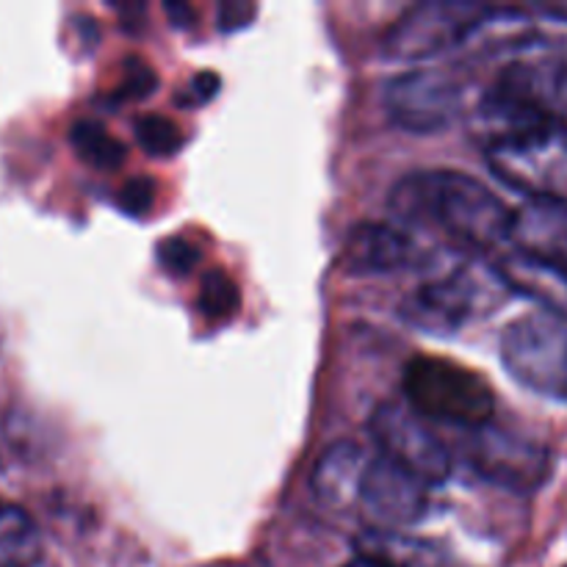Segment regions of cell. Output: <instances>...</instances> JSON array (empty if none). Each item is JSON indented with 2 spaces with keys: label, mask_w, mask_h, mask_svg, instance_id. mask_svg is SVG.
<instances>
[{
  "label": "cell",
  "mask_w": 567,
  "mask_h": 567,
  "mask_svg": "<svg viewBox=\"0 0 567 567\" xmlns=\"http://www.w3.org/2000/svg\"><path fill=\"white\" fill-rule=\"evenodd\" d=\"M70 142L78 158L94 169H116L125 164V144L111 136L100 122L78 120L70 131Z\"/></svg>",
  "instance_id": "obj_17"
},
{
  "label": "cell",
  "mask_w": 567,
  "mask_h": 567,
  "mask_svg": "<svg viewBox=\"0 0 567 567\" xmlns=\"http://www.w3.org/2000/svg\"><path fill=\"white\" fill-rule=\"evenodd\" d=\"M408 408L424 421L482 430L496 413V396L487 380L465 365L443 358H413L404 365Z\"/></svg>",
  "instance_id": "obj_3"
},
{
  "label": "cell",
  "mask_w": 567,
  "mask_h": 567,
  "mask_svg": "<svg viewBox=\"0 0 567 567\" xmlns=\"http://www.w3.org/2000/svg\"><path fill=\"white\" fill-rule=\"evenodd\" d=\"M155 83H158V78H155L153 66L147 64L144 59H138V55H133V59L125 61V81H122V97L125 100H142L147 97V94H153Z\"/></svg>",
  "instance_id": "obj_21"
},
{
  "label": "cell",
  "mask_w": 567,
  "mask_h": 567,
  "mask_svg": "<svg viewBox=\"0 0 567 567\" xmlns=\"http://www.w3.org/2000/svg\"><path fill=\"white\" fill-rule=\"evenodd\" d=\"M480 125L493 147H548L567 142V64L513 61L480 100Z\"/></svg>",
  "instance_id": "obj_2"
},
{
  "label": "cell",
  "mask_w": 567,
  "mask_h": 567,
  "mask_svg": "<svg viewBox=\"0 0 567 567\" xmlns=\"http://www.w3.org/2000/svg\"><path fill=\"white\" fill-rule=\"evenodd\" d=\"M430 507V485L410 474L408 468L371 454L360 476L354 513L374 532H402L419 524Z\"/></svg>",
  "instance_id": "obj_8"
},
{
  "label": "cell",
  "mask_w": 567,
  "mask_h": 567,
  "mask_svg": "<svg viewBox=\"0 0 567 567\" xmlns=\"http://www.w3.org/2000/svg\"><path fill=\"white\" fill-rule=\"evenodd\" d=\"M507 241L515 252L567 269V199L551 192L529 194L513 210Z\"/></svg>",
  "instance_id": "obj_11"
},
{
  "label": "cell",
  "mask_w": 567,
  "mask_h": 567,
  "mask_svg": "<svg viewBox=\"0 0 567 567\" xmlns=\"http://www.w3.org/2000/svg\"><path fill=\"white\" fill-rule=\"evenodd\" d=\"M460 109H463V81L449 66L402 72L385 86L388 116L404 131H443L452 125Z\"/></svg>",
  "instance_id": "obj_9"
},
{
  "label": "cell",
  "mask_w": 567,
  "mask_h": 567,
  "mask_svg": "<svg viewBox=\"0 0 567 567\" xmlns=\"http://www.w3.org/2000/svg\"><path fill=\"white\" fill-rule=\"evenodd\" d=\"M219 94V75L216 72H197L192 81L186 83V89L177 97V105H186V109H199V105L210 103V100Z\"/></svg>",
  "instance_id": "obj_22"
},
{
  "label": "cell",
  "mask_w": 567,
  "mask_h": 567,
  "mask_svg": "<svg viewBox=\"0 0 567 567\" xmlns=\"http://www.w3.org/2000/svg\"><path fill=\"white\" fill-rule=\"evenodd\" d=\"M42 563V535L25 509L0 507V567H37Z\"/></svg>",
  "instance_id": "obj_16"
},
{
  "label": "cell",
  "mask_w": 567,
  "mask_h": 567,
  "mask_svg": "<svg viewBox=\"0 0 567 567\" xmlns=\"http://www.w3.org/2000/svg\"><path fill=\"white\" fill-rule=\"evenodd\" d=\"M504 288L540 305L543 313L567 321V269L543 264L529 255L509 252L493 266Z\"/></svg>",
  "instance_id": "obj_13"
},
{
  "label": "cell",
  "mask_w": 567,
  "mask_h": 567,
  "mask_svg": "<svg viewBox=\"0 0 567 567\" xmlns=\"http://www.w3.org/2000/svg\"><path fill=\"white\" fill-rule=\"evenodd\" d=\"M369 432L377 452L419 476L424 485L437 487L452 476V452L432 432L419 413L402 402H382L369 419Z\"/></svg>",
  "instance_id": "obj_7"
},
{
  "label": "cell",
  "mask_w": 567,
  "mask_h": 567,
  "mask_svg": "<svg viewBox=\"0 0 567 567\" xmlns=\"http://www.w3.org/2000/svg\"><path fill=\"white\" fill-rule=\"evenodd\" d=\"M421 264V247L410 230L365 221L347 238V269L352 275H393Z\"/></svg>",
  "instance_id": "obj_12"
},
{
  "label": "cell",
  "mask_w": 567,
  "mask_h": 567,
  "mask_svg": "<svg viewBox=\"0 0 567 567\" xmlns=\"http://www.w3.org/2000/svg\"><path fill=\"white\" fill-rule=\"evenodd\" d=\"M371 454L358 443L341 441L321 454L313 471V493L321 507L327 509H354L360 476Z\"/></svg>",
  "instance_id": "obj_14"
},
{
  "label": "cell",
  "mask_w": 567,
  "mask_h": 567,
  "mask_svg": "<svg viewBox=\"0 0 567 567\" xmlns=\"http://www.w3.org/2000/svg\"><path fill=\"white\" fill-rule=\"evenodd\" d=\"M199 310H203L208 319H227V316L236 313L238 308V288L230 280V275L221 269H210L203 277V286H199Z\"/></svg>",
  "instance_id": "obj_18"
},
{
  "label": "cell",
  "mask_w": 567,
  "mask_h": 567,
  "mask_svg": "<svg viewBox=\"0 0 567 567\" xmlns=\"http://www.w3.org/2000/svg\"><path fill=\"white\" fill-rule=\"evenodd\" d=\"M504 293L507 288L498 280L496 271L463 266L452 275L437 277L410 291L399 305V313L415 330H424L430 336H449L476 316L491 313L502 302Z\"/></svg>",
  "instance_id": "obj_4"
},
{
  "label": "cell",
  "mask_w": 567,
  "mask_h": 567,
  "mask_svg": "<svg viewBox=\"0 0 567 567\" xmlns=\"http://www.w3.org/2000/svg\"><path fill=\"white\" fill-rule=\"evenodd\" d=\"M343 567H393V565H385L380 563V559H369V557H354L352 563H347Z\"/></svg>",
  "instance_id": "obj_25"
},
{
  "label": "cell",
  "mask_w": 567,
  "mask_h": 567,
  "mask_svg": "<svg viewBox=\"0 0 567 567\" xmlns=\"http://www.w3.org/2000/svg\"><path fill=\"white\" fill-rule=\"evenodd\" d=\"M493 14L491 6L463 3V0H430L413 6L382 42L385 59L399 64H419L437 53L468 42Z\"/></svg>",
  "instance_id": "obj_6"
},
{
  "label": "cell",
  "mask_w": 567,
  "mask_h": 567,
  "mask_svg": "<svg viewBox=\"0 0 567 567\" xmlns=\"http://www.w3.org/2000/svg\"><path fill=\"white\" fill-rule=\"evenodd\" d=\"M258 14L252 3H221L219 6V28L221 31H236L252 22V17Z\"/></svg>",
  "instance_id": "obj_24"
},
{
  "label": "cell",
  "mask_w": 567,
  "mask_h": 567,
  "mask_svg": "<svg viewBox=\"0 0 567 567\" xmlns=\"http://www.w3.org/2000/svg\"><path fill=\"white\" fill-rule=\"evenodd\" d=\"M468 460L476 474L515 493L540 491L551 476V452L543 443L491 424L471 432Z\"/></svg>",
  "instance_id": "obj_10"
},
{
  "label": "cell",
  "mask_w": 567,
  "mask_h": 567,
  "mask_svg": "<svg viewBox=\"0 0 567 567\" xmlns=\"http://www.w3.org/2000/svg\"><path fill=\"white\" fill-rule=\"evenodd\" d=\"M502 365L532 393L567 402V321L548 313L515 319L502 336Z\"/></svg>",
  "instance_id": "obj_5"
},
{
  "label": "cell",
  "mask_w": 567,
  "mask_h": 567,
  "mask_svg": "<svg viewBox=\"0 0 567 567\" xmlns=\"http://www.w3.org/2000/svg\"><path fill=\"white\" fill-rule=\"evenodd\" d=\"M199 258H203V252L186 238H164L158 244V264L175 277L188 275L199 264Z\"/></svg>",
  "instance_id": "obj_20"
},
{
  "label": "cell",
  "mask_w": 567,
  "mask_h": 567,
  "mask_svg": "<svg viewBox=\"0 0 567 567\" xmlns=\"http://www.w3.org/2000/svg\"><path fill=\"white\" fill-rule=\"evenodd\" d=\"M136 142L142 144V150L155 158H166V155H175L183 147V133L181 127L172 120L158 114L142 116L136 122Z\"/></svg>",
  "instance_id": "obj_19"
},
{
  "label": "cell",
  "mask_w": 567,
  "mask_h": 567,
  "mask_svg": "<svg viewBox=\"0 0 567 567\" xmlns=\"http://www.w3.org/2000/svg\"><path fill=\"white\" fill-rule=\"evenodd\" d=\"M388 208L404 227L435 230L465 249H493L509 238L513 208L476 177L454 169H419L388 194Z\"/></svg>",
  "instance_id": "obj_1"
},
{
  "label": "cell",
  "mask_w": 567,
  "mask_h": 567,
  "mask_svg": "<svg viewBox=\"0 0 567 567\" xmlns=\"http://www.w3.org/2000/svg\"><path fill=\"white\" fill-rule=\"evenodd\" d=\"M153 197H155V188L147 177H133V181H127L120 192L122 208L133 216L147 214V210L153 208Z\"/></svg>",
  "instance_id": "obj_23"
},
{
  "label": "cell",
  "mask_w": 567,
  "mask_h": 567,
  "mask_svg": "<svg viewBox=\"0 0 567 567\" xmlns=\"http://www.w3.org/2000/svg\"><path fill=\"white\" fill-rule=\"evenodd\" d=\"M358 557L380 559L393 567H441L435 546L402 535V532L365 529L358 537Z\"/></svg>",
  "instance_id": "obj_15"
}]
</instances>
